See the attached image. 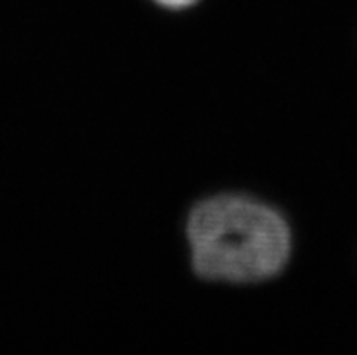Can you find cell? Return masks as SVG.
<instances>
[{
  "label": "cell",
  "instance_id": "cell-2",
  "mask_svg": "<svg viewBox=\"0 0 357 355\" xmlns=\"http://www.w3.org/2000/svg\"><path fill=\"white\" fill-rule=\"evenodd\" d=\"M156 2L165 6V8L181 9V8H189V6H192L195 2H198V0H156Z\"/></svg>",
  "mask_w": 357,
  "mask_h": 355
},
{
  "label": "cell",
  "instance_id": "cell-1",
  "mask_svg": "<svg viewBox=\"0 0 357 355\" xmlns=\"http://www.w3.org/2000/svg\"><path fill=\"white\" fill-rule=\"evenodd\" d=\"M189 243L196 272L229 283L272 278L290 254L285 220L267 205L238 196L199 203L190 214Z\"/></svg>",
  "mask_w": 357,
  "mask_h": 355
}]
</instances>
